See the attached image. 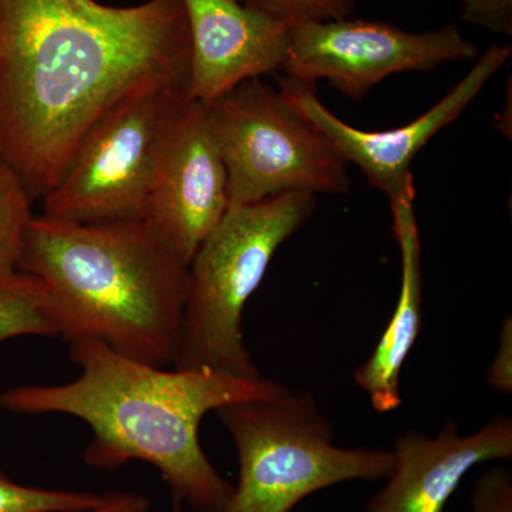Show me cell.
<instances>
[{"label":"cell","instance_id":"cell-1","mask_svg":"<svg viewBox=\"0 0 512 512\" xmlns=\"http://www.w3.org/2000/svg\"><path fill=\"white\" fill-rule=\"evenodd\" d=\"M190 55L181 0H0V156L42 200L107 111L187 86Z\"/></svg>","mask_w":512,"mask_h":512},{"label":"cell","instance_id":"cell-2","mask_svg":"<svg viewBox=\"0 0 512 512\" xmlns=\"http://www.w3.org/2000/svg\"><path fill=\"white\" fill-rule=\"evenodd\" d=\"M69 343L70 359L80 369L76 379L10 387L0 394V407L76 417L92 429L83 453L87 466L111 471L144 461L160 471L173 498L197 512H222L234 485L202 450L201 421L231 404L274 396L285 386L264 376L148 365L96 339Z\"/></svg>","mask_w":512,"mask_h":512},{"label":"cell","instance_id":"cell-3","mask_svg":"<svg viewBox=\"0 0 512 512\" xmlns=\"http://www.w3.org/2000/svg\"><path fill=\"white\" fill-rule=\"evenodd\" d=\"M18 271L49 289L67 342L96 339L148 365L174 366L188 266L144 222L80 225L33 217Z\"/></svg>","mask_w":512,"mask_h":512},{"label":"cell","instance_id":"cell-4","mask_svg":"<svg viewBox=\"0 0 512 512\" xmlns=\"http://www.w3.org/2000/svg\"><path fill=\"white\" fill-rule=\"evenodd\" d=\"M315 195L288 192L229 208L188 266L175 369L261 377L245 346L242 315L272 258L315 211Z\"/></svg>","mask_w":512,"mask_h":512},{"label":"cell","instance_id":"cell-5","mask_svg":"<svg viewBox=\"0 0 512 512\" xmlns=\"http://www.w3.org/2000/svg\"><path fill=\"white\" fill-rule=\"evenodd\" d=\"M217 414L239 461L238 485L222 512H289L323 488L380 480L392 470V451L335 444L332 424L308 392L285 387Z\"/></svg>","mask_w":512,"mask_h":512},{"label":"cell","instance_id":"cell-6","mask_svg":"<svg viewBox=\"0 0 512 512\" xmlns=\"http://www.w3.org/2000/svg\"><path fill=\"white\" fill-rule=\"evenodd\" d=\"M187 99V86H161L107 111L42 198L43 217L80 225L143 222Z\"/></svg>","mask_w":512,"mask_h":512},{"label":"cell","instance_id":"cell-7","mask_svg":"<svg viewBox=\"0 0 512 512\" xmlns=\"http://www.w3.org/2000/svg\"><path fill=\"white\" fill-rule=\"evenodd\" d=\"M205 109L227 170L229 208L288 192L349 191L348 164L264 80L238 84Z\"/></svg>","mask_w":512,"mask_h":512},{"label":"cell","instance_id":"cell-8","mask_svg":"<svg viewBox=\"0 0 512 512\" xmlns=\"http://www.w3.org/2000/svg\"><path fill=\"white\" fill-rule=\"evenodd\" d=\"M477 57L478 47L456 23L409 32L379 20H303L289 22L284 72L286 79L312 86L328 80L359 103L393 74L431 72Z\"/></svg>","mask_w":512,"mask_h":512},{"label":"cell","instance_id":"cell-9","mask_svg":"<svg viewBox=\"0 0 512 512\" xmlns=\"http://www.w3.org/2000/svg\"><path fill=\"white\" fill-rule=\"evenodd\" d=\"M511 45H493L478 56L470 72L426 113L402 127L366 131L339 119L320 101L315 86L285 79L279 92L328 140L342 161L365 174L389 201L416 198L412 164L434 136L450 126L483 92L511 56Z\"/></svg>","mask_w":512,"mask_h":512},{"label":"cell","instance_id":"cell-10","mask_svg":"<svg viewBox=\"0 0 512 512\" xmlns=\"http://www.w3.org/2000/svg\"><path fill=\"white\" fill-rule=\"evenodd\" d=\"M229 210L228 177L212 137L205 104L181 107L144 224L184 265Z\"/></svg>","mask_w":512,"mask_h":512},{"label":"cell","instance_id":"cell-11","mask_svg":"<svg viewBox=\"0 0 512 512\" xmlns=\"http://www.w3.org/2000/svg\"><path fill=\"white\" fill-rule=\"evenodd\" d=\"M190 33V99L208 104L284 70L289 22L241 0H181Z\"/></svg>","mask_w":512,"mask_h":512},{"label":"cell","instance_id":"cell-12","mask_svg":"<svg viewBox=\"0 0 512 512\" xmlns=\"http://www.w3.org/2000/svg\"><path fill=\"white\" fill-rule=\"evenodd\" d=\"M387 483L366 512H444L471 468L512 456V420L497 416L470 434L447 420L436 437L406 431L394 443Z\"/></svg>","mask_w":512,"mask_h":512},{"label":"cell","instance_id":"cell-13","mask_svg":"<svg viewBox=\"0 0 512 512\" xmlns=\"http://www.w3.org/2000/svg\"><path fill=\"white\" fill-rule=\"evenodd\" d=\"M414 200L416 198L407 197L390 202L393 234L402 261L399 299L375 350L355 373L357 386L369 396L370 403L380 413L393 412L402 404L400 375L421 328L423 274Z\"/></svg>","mask_w":512,"mask_h":512},{"label":"cell","instance_id":"cell-14","mask_svg":"<svg viewBox=\"0 0 512 512\" xmlns=\"http://www.w3.org/2000/svg\"><path fill=\"white\" fill-rule=\"evenodd\" d=\"M62 335L52 295L22 271L0 274V345L23 336Z\"/></svg>","mask_w":512,"mask_h":512},{"label":"cell","instance_id":"cell-15","mask_svg":"<svg viewBox=\"0 0 512 512\" xmlns=\"http://www.w3.org/2000/svg\"><path fill=\"white\" fill-rule=\"evenodd\" d=\"M32 202L22 178L0 156V274L18 271L26 231L35 217Z\"/></svg>","mask_w":512,"mask_h":512},{"label":"cell","instance_id":"cell-16","mask_svg":"<svg viewBox=\"0 0 512 512\" xmlns=\"http://www.w3.org/2000/svg\"><path fill=\"white\" fill-rule=\"evenodd\" d=\"M107 493L49 490L16 483L0 468V512H87L100 507Z\"/></svg>","mask_w":512,"mask_h":512},{"label":"cell","instance_id":"cell-17","mask_svg":"<svg viewBox=\"0 0 512 512\" xmlns=\"http://www.w3.org/2000/svg\"><path fill=\"white\" fill-rule=\"evenodd\" d=\"M245 5L271 13L286 22L349 18L356 0H241Z\"/></svg>","mask_w":512,"mask_h":512},{"label":"cell","instance_id":"cell-18","mask_svg":"<svg viewBox=\"0 0 512 512\" xmlns=\"http://www.w3.org/2000/svg\"><path fill=\"white\" fill-rule=\"evenodd\" d=\"M471 512H512V477L507 468H493L477 481Z\"/></svg>","mask_w":512,"mask_h":512},{"label":"cell","instance_id":"cell-19","mask_svg":"<svg viewBox=\"0 0 512 512\" xmlns=\"http://www.w3.org/2000/svg\"><path fill=\"white\" fill-rule=\"evenodd\" d=\"M461 15L471 25L500 35L512 33V0H458Z\"/></svg>","mask_w":512,"mask_h":512},{"label":"cell","instance_id":"cell-20","mask_svg":"<svg viewBox=\"0 0 512 512\" xmlns=\"http://www.w3.org/2000/svg\"><path fill=\"white\" fill-rule=\"evenodd\" d=\"M487 382L501 393L512 390V320H504L497 352L487 372Z\"/></svg>","mask_w":512,"mask_h":512},{"label":"cell","instance_id":"cell-21","mask_svg":"<svg viewBox=\"0 0 512 512\" xmlns=\"http://www.w3.org/2000/svg\"><path fill=\"white\" fill-rule=\"evenodd\" d=\"M150 510V501L140 494L121 493L110 491L106 501L100 507L87 512H147Z\"/></svg>","mask_w":512,"mask_h":512},{"label":"cell","instance_id":"cell-22","mask_svg":"<svg viewBox=\"0 0 512 512\" xmlns=\"http://www.w3.org/2000/svg\"><path fill=\"white\" fill-rule=\"evenodd\" d=\"M174 512H187L185 511V505L177 498H174Z\"/></svg>","mask_w":512,"mask_h":512}]
</instances>
